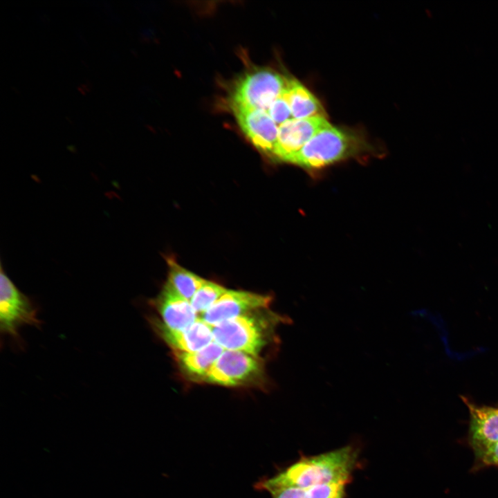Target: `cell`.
Here are the masks:
<instances>
[{
    "instance_id": "14",
    "label": "cell",
    "mask_w": 498,
    "mask_h": 498,
    "mask_svg": "<svg viewBox=\"0 0 498 498\" xmlns=\"http://www.w3.org/2000/svg\"><path fill=\"white\" fill-rule=\"evenodd\" d=\"M225 349L214 340L203 349L194 352L174 351L182 371L190 377L201 380Z\"/></svg>"
},
{
    "instance_id": "7",
    "label": "cell",
    "mask_w": 498,
    "mask_h": 498,
    "mask_svg": "<svg viewBox=\"0 0 498 498\" xmlns=\"http://www.w3.org/2000/svg\"><path fill=\"white\" fill-rule=\"evenodd\" d=\"M270 295L243 290H227L200 319L211 326L248 313L267 308Z\"/></svg>"
},
{
    "instance_id": "11",
    "label": "cell",
    "mask_w": 498,
    "mask_h": 498,
    "mask_svg": "<svg viewBox=\"0 0 498 498\" xmlns=\"http://www.w3.org/2000/svg\"><path fill=\"white\" fill-rule=\"evenodd\" d=\"M153 305L158 312L162 323L170 329H185L199 319L190 302L167 282L154 300Z\"/></svg>"
},
{
    "instance_id": "9",
    "label": "cell",
    "mask_w": 498,
    "mask_h": 498,
    "mask_svg": "<svg viewBox=\"0 0 498 498\" xmlns=\"http://www.w3.org/2000/svg\"><path fill=\"white\" fill-rule=\"evenodd\" d=\"M238 124L250 141L259 150L272 154L275 148L279 128L263 111L232 107Z\"/></svg>"
},
{
    "instance_id": "15",
    "label": "cell",
    "mask_w": 498,
    "mask_h": 498,
    "mask_svg": "<svg viewBox=\"0 0 498 498\" xmlns=\"http://www.w3.org/2000/svg\"><path fill=\"white\" fill-rule=\"evenodd\" d=\"M169 274L166 282L178 294L190 301L205 279L184 268L173 259H168Z\"/></svg>"
},
{
    "instance_id": "5",
    "label": "cell",
    "mask_w": 498,
    "mask_h": 498,
    "mask_svg": "<svg viewBox=\"0 0 498 498\" xmlns=\"http://www.w3.org/2000/svg\"><path fill=\"white\" fill-rule=\"evenodd\" d=\"M264 371L259 357L225 349L202 381L225 387L255 385L264 379Z\"/></svg>"
},
{
    "instance_id": "17",
    "label": "cell",
    "mask_w": 498,
    "mask_h": 498,
    "mask_svg": "<svg viewBox=\"0 0 498 498\" xmlns=\"http://www.w3.org/2000/svg\"><path fill=\"white\" fill-rule=\"evenodd\" d=\"M227 290L220 284L205 280L191 299L190 304L195 312L201 315L208 311Z\"/></svg>"
},
{
    "instance_id": "8",
    "label": "cell",
    "mask_w": 498,
    "mask_h": 498,
    "mask_svg": "<svg viewBox=\"0 0 498 498\" xmlns=\"http://www.w3.org/2000/svg\"><path fill=\"white\" fill-rule=\"evenodd\" d=\"M329 124L326 118L322 117L288 120L279 127L273 156L288 163L318 131Z\"/></svg>"
},
{
    "instance_id": "6",
    "label": "cell",
    "mask_w": 498,
    "mask_h": 498,
    "mask_svg": "<svg viewBox=\"0 0 498 498\" xmlns=\"http://www.w3.org/2000/svg\"><path fill=\"white\" fill-rule=\"evenodd\" d=\"M37 310L30 299L10 280L3 268L0 275V331L18 340L24 325L39 326Z\"/></svg>"
},
{
    "instance_id": "20",
    "label": "cell",
    "mask_w": 498,
    "mask_h": 498,
    "mask_svg": "<svg viewBox=\"0 0 498 498\" xmlns=\"http://www.w3.org/2000/svg\"><path fill=\"white\" fill-rule=\"evenodd\" d=\"M474 452L482 464L498 466V441Z\"/></svg>"
},
{
    "instance_id": "4",
    "label": "cell",
    "mask_w": 498,
    "mask_h": 498,
    "mask_svg": "<svg viewBox=\"0 0 498 498\" xmlns=\"http://www.w3.org/2000/svg\"><path fill=\"white\" fill-rule=\"evenodd\" d=\"M288 80L270 68L249 71L236 82L230 94V107L265 109L281 95Z\"/></svg>"
},
{
    "instance_id": "2",
    "label": "cell",
    "mask_w": 498,
    "mask_h": 498,
    "mask_svg": "<svg viewBox=\"0 0 498 498\" xmlns=\"http://www.w3.org/2000/svg\"><path fill=\"white\" fill-rule=\"evenodd\" d=\"M259 311L212 326L213 340L224 349L240 351L259 357L273 338L277 324L288 321L287 318L272 312L259 314Z\"/></svg>"
},
{
    "instance_id": "19",
    "label": "cell",
    "mask_w": 498,
    "mask_h": 498,
    "mask_svg": "<svg viewBox=\"0 0 498 498\" xmlns=\"http://www.w3.org/2000/svg\"><path fill=\"white\" fill-rule=\"evenodd\" d=\"M344 482L327 483L306 488L308 498H344Z\"/></svg>"
},
{
    "instance_id": "3",
    "label": "cell",
    "mask_w": 498,
    "mask_h": 498,
    "mask_svg": "<svg viewBox=\"0 0 498 498\" xmlns=\"http://www.w3.org/2000/svg\"><path fill=\"white\" fill-rule=\"evenodd\" d=\"M367 143L359 135L331 124L318 131L288 161L307 169H319L359 155Z\"/></svg>"
},
{
    "instance_id": "10",
    "label": "cell",
    "mask_w": 498,
    "mask_h": 498,
    "mask_svg": "<svg viewBox=\"0 0 498 498\" xmlns=\"http://www.w3.org/2000/svg\"><path fill=\"white\" fill-rule=\"evenodd\" d=\"M151 322L160 338L174 351L194 352L213 341L212 326L200 318L183 330L170 329L156 319Z\"/></svg>"
},
{
    "instance_id": "13",
    "label": "cell",
    "mask_w": 498,
    "mask_h": 498,
    "mask_svg": "<svg viewBox=\"0 0 498 498\" xmlns=\"http://www.w3.org/2000/svg\"><path fill=\"white\" fill-rule=\"evenodd\" d=\"M284 95L288 102L293 118H326V112L318 99L297 80L289 78Z\"/></svg>"
},
{
    "instance_id": "16",
    "label": "cell",
    "mask_w": 498,
    "mask_h": 498,
    "mask_svg": "<svg viewBox=\"0 0 498 498\" xmlns=\"http://www.w3.org/2000/svg\"><path fill=\"white\" fill-rule=\"evenodd\" d=\"M255 487L259 490L268 492L272 498H308L306 488L288 483L279 472L260 480Z\"/></svg>"
},
{
    "instance_id": "18",
    "label": "cell",
    "mask_w": 498,
    "mask_h": 498,
    "mask_svg": "<svg viewBox=\"0 0 498 498\" xmlns=\"http://www.w3.org/2000/svg\"><path fill=\"white\" fill-rule=\"evenodd\" d=\"M284 90L268 107L263 109H257L264 111L278 128L281 124L293 118L288 102L284 95Z\"/></svg>"
},
{
    "instance_id": "1",
    "label": "cell",
    "mask_w": 498,
    "mask_h": 498,
    "mask_svg": "<svg viewBox=\"0 0 498 498\" xmlns=\"http://www.w3.org/2000/svg\"><path fill=\"white\" fill-rule=\"evenodd\" d=\"M358 452L347 445L316 456H304L279 472L289 483L308 488L320 484L351 481L358 463Z\"/></svg>"
},
{
    "instance_id": "12",
    "label": "cell",
    "mask_w": 498,
    "mask_h": 498,
    "mask_svg": "<svg viewBox=\"0 0 498 498\" xmlns=\"http://www.w3.org/2000/svg\"><path fill=\"white\" fill-rule=\"evenodd\" d=\"M470 413V439L474 450L498 441V407L478 405L463 398Z\"/></svg>"
}]
</instances>
